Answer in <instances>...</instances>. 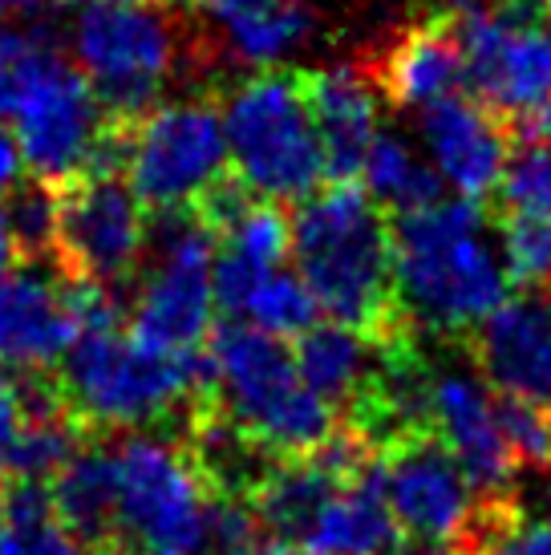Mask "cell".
Masks as SVG:
<instances>
[{
  "label": "cell",
  "mask_w": 551,
  "mask_h": 555,
  "mask_svg": "<svg viewBox=\"0 0 551 555\" xmlns=\"http://www.w3.org/2000/svg\"><path fill=\"white\" fill-rule=\"evenodd\" d=\"M69 417L86 438L146 434L167 426L175 434L187 405L215 386L212 353L170 357L138 345L126 328L81 333L53 370Z\"/></svg>",
  "instance_id": "cell-3"
},
{
  "label": "cell",
  "mask_w": 551,
  "mask_h": 555,
  "mask_svg": "<svg viewBox=\"0 0 551 555\" xmlns=\"http://www.w3.org/2000/svg\"><path fill=\"white\" fill-rule=\"evenodd\" d=\"M231 555H308L300 547H289V543H256V547H247V552H231Z\"/></svg>",
  "instance_id": "cell-36"
},
{
  "label": "cell",
  "mask_w": 551,
  "mask_h": 555,
  "mask_svg": "<svg viewBox=\"0 0 551 555\" xmlns=\"http://www.w3.org/2000/svg\"><path fill=\"white\" fill-rule=\"evenodd\" d=\"M308 118L321 142L324 175L333 183H353L366 170L369 146L377 139V90L357 62L300 69Z\"/></svg>",
  "instance_id": "cell-19"
},
{
  "label": "cell",
  "mask_w": 551,
  "mask_h": 555,
  "mask_svg": "<svg viewBox=\"0 0 551 555\" xmlns=\"http://www.w3.org/2000/svg\"><path fill=\"white\" fill-rule=\"evenodd\" d=\"M163 4H200V0H163Z\"/></svg>",
  "instance_id": "cell-40"
},
{
  "label": "cell",
  "mask_w": 551,
  "mask_h": 555,
  "mask_svg": "<svg viewBox=\"0 0 551 555\" xmlns=\"http://www.w3.org/2000/svg\"><path fill=\"white\" fill-rule=\"evenodd\" d=\"M0 4H13V9H25V13H37V9H49L53 0H0Z\"/></svg>",
  "instance_id": "cell-38"
},
{
  "label": "cell",
  "mask_w": 551,
  "mask_h": 555,
  "mask_svg": "<svg viewBox=\"0 0 551 555\" xmlns=\"http://www.w3.org/2000/svg\"><path fill=\"white\" fill-rule=\"evenodd\" d=\"M422 422L459 459V466L466 470V478L475 482V491L487 503L515 499L511 482L520 475V466H515L511 450H507V438L499 430V414H495V389H490L483 373L434 370V365H426Z\"/></svg>",
  "instance_id": "cell-12"
},
{
  "label": "cell",
  "mask_w": 551,
  "mask_h": 555,
  "mask_svg": "<svg viewBox=\"0 0 551 555\" xmlns=\"http://www.w3.org/2000/svg\"><path fill=\"white\" fill-rule=\"evenodd\" d=\"M495 414L499 430L507 438V450L520 470L551 475V410L520 393H499L495 389Z\"/></svg>",
  "instance_id": "cell-32"
},
{
  "label": "cell",
  "mask_w": 551,
  "mask_h": 555,
  "mask_svg": "<svg viewBox=\"0 0 551 555\" xmlns=\"http://www.w3.org/2000/svg\"><path fill=\"white\" fill-rule=\"evenodd\" d=\"M4 494H9V475H4V466H0V511H4Z\"/></svg>",
  "instance_id": "cell-39"
},
{
  "label": "cell",
  "mask_w": 551,
  "mask_h": 555,
  "mask_svg": "<svg viewBox=\"0 0 551 555\" xmlns=\"http://www.w3.org/2000/svg\"><path fill=\"white\" fill-rule=\"evenodd\" d=\"M53 511L86 555H110L118 540V475L114 450L102 442L81 447L69 463L49 478Z\"/></svg>",
  "instance_id": "cell-24"
},
{
  "label": "cell",
  "mask_w": 551,
  "mask_h": 555,
  "mask_svg": "<svg viewBox=\"0 0 551 555\" xmlns=\"http://www.w3.org/2000/svg\"><path fill=\"white\" fill-rule=\"evenodd\" d=\"M4 223L13 232L21 263H49L53 268V247H57V191L33 175H21L16 186L0 199Z\"/></svg>",
  "instance_id": "cell-29"
},
{
  "label": "cell",
  "mask_w": 551,
  "mask_h": 555,
  "mask_svg": "<svg viewBox=\"0 0 551 555\" xmlns=\"http://www.w3.org/2000/svg\"><path fill=\"white\" fill-rule=\"evenodd\" d=\"M401 527L385 503L382 459H373L369 470L349 478L308 531L300 552L308 555H394L401 547Z\"/></svg>",
  "instance_id": "cell-23"
},
{
  "label": "cell",
  "mask_w": 551,
  "mask_h": 555,
  "mask_svg": "<svg viewBox=\"0 0 551 555\" xmlns=\"http://www.w3.org/2000/svg\"><path fill=\"white\" fill-rule=\"evenodd\" d=\"M490 207L475 199H438L422 211L394 216V268L398 300L413 333L438 340H466L511 300L503 244L487 228Z\"/></svg>",
  "instance_id": "cell-1"
},
{
  "label": "cell",
  "mask_w": 551,
  "mask_h": 555,
  "mask_svg": "<svg viewBox=\"0 0 551 555\" xmlns=\"http://www.w3.org/2000/svg\"><path fill=\"white\" fill-rule=\"evenodd\" d=\"M69 4H81V9H114V4H146V0H69Z\"/></svg>",
  "instance_id": "cell-37"
},
{
  "label": "cell",
  "mask_w": 551,
  "mask_h": 555,
  "mask_svg": "<svg viewBox=\"0 0 551 555\" xmlns=\"http://www.w3.org/2000/svg\"><path fill=\"white\" fill-rule=\"evenodd\" d=\"M16 426H21V405H16V386L13 377L0 365V450L13 442Z\"/></svg>",
  "instance_id": "cell-33"
},
{
  "label": "cell",
  "mask_w": 551,
  "mask_h": 555,
  "mask_svg": "<svg viewBox=\"0 0 551 555\" xmlns=\"http://www.w3.org/2000/svg\"><path fill=\"white\" fill-rule=\"evenodd\" d=\"M292 251V223L280 211V203L256 199L228 232L215 240L212 288L215 309H223L235 321L244 317L247 300L256 296L264 280L280 272L284 256Z\"/></svg>",
  "instance_id": "cell-21"
},
{
  "label": "cell",
  "mask_w": 551,
  "mask_h": 555,
  "mask_svg": "<svg viewBox=\"0 0 551 555\" xmlns=\"http://www.w3.org/2000/svg\"><path fill=\"white\" fill-rule=\"evenodd\" d=\"M62 49L46 25L37 29H0V122L16 118L33 90L62 65Z\"/></svg>",
  "instance_id": "cell-27"
},
{
  "label": "cell",
  "mask_w": 551,
  "mask_h": 555,
  "mask_svg": "<svg viewBox=\"0 0 551 555\" xmlns=\"http://www.w3.org/2000/svg\"><path fill=\"white\" fill-rule=\"evenodd\" d=\"M207 353L219 410L272 459L312 454L337 434V414L305 386L296 357L280 337L228 321L212 333Z\"/></svg>",
  "instance_id": "cell-4"
},
{
  "label": "cell",
  "mask_w": 551,
  "mask_h": 555,
  "mask_svg": "<svg viewBox=\"0 0 551 555\" xmlns=\"http://www.w3.org/2000/svg\"><path fill=\"white\" fill-rule=\"evenodd\" d=\"M394 340H369L349 324H312L296 337V370L305 386L337 414V426L382 389Z\"/></svg>",
  "instance_id": "cell-20"
},
{
  "label": "cell",
  "mask_w": 551,
  "mask_h": 555,
  "mask_svg": "<svg viewBox=\"0 0 551 555\" xmlns=\"http://www.w3.org/2000/svg\"><path fill=\"white\" fill-rule=\"evenodd\" d=\"M361 175H366L369 199L377 203L385 216H389V211H394V216L422 211L430 203L446 199L438 167H430L426 158L418 155L401 134H394V130H389V134L377 130Z\"/></svg>",
  "instance_id": "cell-25"
},
{
  "label": "cell",
  "mask_w": 551,
  "mask_h": 555,
  "mask_svg": "<svg viewBox=\"0 0 551 555\" xmlns=\"http://www.w3.org/2000/svg\"><path fill=\"white\" fill-rule=\"evenodd\" d=\"M228 170L223 114L212 93H183L134 122L126 183L146 211L191 207Z\"/></svg>",
  "instance_id": "cell-9"
},
{
  "label": "cell",
  "mask_w": 551,
  "mask_h": 555,
  "mask_svg": "<svg viewBox=\"0 0 551 555\" xmlns=\"http://www.w3.org/2000/svg\"><path fill=\"white\" fill-rule=\"evenodd\" d=\"M21 167H25V163H21L16 139L4 130V126H0V199H4V195L16 186V179H21Z\"/></svg>",
  "instance_id": "cell-34"
},
{
  "label": "cell",
  "mask_w": 551,
  "mask_h": 555,
  "mask_svg": "<svg viewBox=\"0 0 551 555\" xmlns=\"http://www.w3.org/2000/svg\"><path fill=\"white\" fill-rule=\"evenodd\" d=\"M466 555H551V519L523 515L515 499L487 503Z\"/></svg>",
  "instance_id": "cell-30"
},
{
  "label": "cell",
  "mask_w": 551,
  "mask_h": 555,
  "mask_svg": "<svg viewBox=\"0 0 551 555\" xmlns=\"http://www.w3.org/2000/svg\"><path fill=\"white\" fill-rule=\"evenodd\" d=\"M146 216V263L130 293V337L170 357L203 353L215 333V240L191 207Z\"/></svg>",
  "instance_id": "cell-7"
},
{
  "label": "cell",
  "mask_w": 551,
  "mask_h": 555,
  "mask_svg": "<svg viewBox=\"0 0 551 555\" xmlns=\"http://www.w3.org/2000/svg\"><path fill=\"white\" fill-rule=\"evenodd\" d=\"M418 126L430 146V158L438 163L443 183H450L462 199L475 203L495 195L507 158H511V134L487 106L454 93V98H443L422 109Z\"/></svg>",
  "instance_id": "cell-18"
},
{
  "label": "cell",
  "mask_w": 551,
  "mask_h": 555,
  "mask_svg": "<svg viewBox=\"0 0 551 555\" xmlns=\"http://www.w3.org/2000/svg\"><path fill=\"white\" fill-rule=\"evenodd\" d=\"M0 555H86L57 519L49 482L9 478L0 511Z\"/></svg>",
  "instance_id": "cell-26"
},
{
  "label": "cell",
  "mask_w": 551,
  "mask_h": 555,
  "mask_svg": "<svg viewBox=\"0 0 551 555\" xmlns=\"http://www.w3.org/2000/svg\"><path fill=\"white\" fill-rule=\"evenodd\" d=\"M57 191L53 268L65 280H90L114 293H134L146 263V207L123 175H81Z\"/></svg>",
  "instance_id": "cell-10"
},
{
  "label": "cell",
  "mask_w": 551,
  "mask_h": 555,
  "mask_svg": "<svg viewBox=\"0 0 551 555\" xmlns=\"http://www.w3.org/2000/svg\"><path fill=\"white\" fill-rule=\"evenodd\" d=\"M74 53L102 106L118 118H142L187 65L215 57L207 37L191 41L175 16L151 4L81 9L74 21Z\"/></svg>",
  "instance_id": "cell-6"
},
{
  "label": "cell",
  "mask_w": 551,
  "mask_h": 555,
  "mask_svg": "<svg viewBox=\"0 0 551 555\" xmlns=\"http://www.w3.org/2000/svg\"><path fill=\"white\" fill-rule=\"evenodd\" d=\"M228 163L260 199L300 203L324 179L300 69H256L219 102Z\"/></svg>",
  "instance_id": "cell-5"
},
{
  "label": "cell",
  "mask_w": 551,
  "mask_h": 555,
  "mask_svg": "<svg viewBox=\"0 0 551 555\" xmlns=\"http://www.w3.org/2000/svg\"><path fill=\"white\" fill-rule=\"evenodd\" d=\"M377 459H382L385 503L394 511L401 535L466 555L487 499L475 491L459 459L430 430L401 434L377 450Z\"/></svg>",
  "instance_id": "cell-11"
},
{
  "label": "cell",
  "mask_w": 551,
  "mask_h": 555,
  "mask_svg": "<svg viewBox=\"0 0 551 555\" xmlns=\"http://www.w3.org/2000/svg\"><path fill=\"white\" fill-rule=\"evenodd\" d=\"M106 106L77 65L62 62L16 114V151L33 179L62 186L90 167Z\"/></svg>",
  "instance_id": "cell-13"
},
{
  "label": "cell",
  "mask_w": 551,
  "mask_h": 555,
  "mask_svg": "<svg viewBox=\"0 0 551 555\" xmlns=\"http://www.w3.org/2000/svg\"><path fill=\"white\" fill-rule=\"evenodd\" d=\"M292 260L317 309L369 340L413 337L398 300L394 228L366 186L333 183L296 203ZM422 337V333H418Z\"/></svg>",
  "instance_id": "cell-2"
},
{
  "label": "cell",
  "mask_w": 551,
  "mask_h": 555,
  "mask_svg": "<svg viewBox=\"0 0 551 555\" xmlns=\"http://www.w3.org/2000/svg\"><path fill=\"white\" fill-rule=\"evenodd\" d=\"M475 370L499 393H520L551 410V288H520L466 340Z\"/></svg>",
  "instance_id": "cell-16"
},
{
  "label": "cell",
  "mask_w": 551,
  "mask_h": 555,
  "mask_svg": "<svg viewBox=\"0 0 551 555\" xmlns=\"http://www.w3.org/2000/svg\"><path fill=\"white\" fill-rule=\"evenodd\" d=\"M244 317L256 328H264V333H272V337H300L305 328H312V317H317V300H312V293L305 288V280L296 276V272H272V276L264 280L260 288H256V296L247 300Z\"/></svg>",
  "instance_id": "cell-31"
},
{
  "label": "cell",
  "mask_w": 551,
  "mask_h": 555,
  "mask_svg": "<svg viewBox=\"0 0 551 555\" xmlns=\"http://www.w3.org/2000/svg\"><path fill=\"white\" fill-rule=\"evenodd\" d=\"M13 268H21V256H16L13 232H9V223H4V211H0V280L9 276Z\"/></svg>",
  "instance_id": "cell-35"
},
{
  "label": "cell",
  "mask_w": 551,
  "mask_h": 555,
  "mask_svg": "<svg viewBox=\"0 0 551 555\" xmlns=\"http://www.w3.org/2000/svg\"><path fill=\"white\" fill-rule=\"evenodd\" d=\"M0 16H4V4H0Z\"/></svg>",
  "instance_id": "cell-41"
},
{
  "label": "cell",
  "mask_w": 551,
  "mask_h": 555,
  "mask_svg": "<svg viewBox=\"0 0 551 555\" xmlns=\"http://www.w3.org/2000/svg\"><path fill=\"white\" fill-rule=\"evenodd\" d=\"M118 540L110 555H203L212 491L175 438L126 434L114 442Z\"/></svg>",
  "instance_id": "cell-8"
},
{
  "label": "cell",
  "mask_w": 551,
  "mask_h": 555,
  "mask_svg": "<svg viewBox=\"0 0 551 555\" xmlns=\"http://www.w3.org/2000/svg\"><path fill=\"white\" fill-rule=\"evenodd\" d=\"M377 98L398 109H422L466 90V53L454 13H434L394 29L361 57Z\"/></svg>",
  "instance_id": "cell-15"
},
{
  "label": "cell",
  "mask_w": 551,
  "mask_h": 555,
  "mask_svg": "<svg viewBox=\"0 0 551 555\" xmlns=\"http://www.w3.org/2000/svg\"><path fill=\"white\" fill-rule=\"evenodd\" d=\"M65 280L49 263H21L0 280V361L16 373H53L74 345Z\"/></svg>",
  "instance_id": "cell-17"
},
{
  "label": "cell",
  "mask_w": 551,
  "mask_h": 555,
  "mask_svg": "<svg viewBox=\"0 0 551 555\" xmlns=\"http://www.w3.org/2000/svg\"><path fill=\"white\" fill-rule=\"evenodd\" d=\"M200 13L231 62L252 69H276L317 29L312 0H200Z\"/></svg>",
  "instance_id": "cell-22"
},
{
  "label": "cell",
  "mask_w": 551,
  "mask_h": 555,
  "mask_svg": "<svg viewBox=\"0 0 551 555\" xmlns=\"http://www.w3.org/2000/svg\"><path fill=\"white\" fill-rule=\"evenodd\" d=\"M490 216L527 219V223L551 228V146L515 142L503 179L490 195Z\"/></svg>",
  "instance_id": "cell-28"
},
{
  "label": "cell",
  "mask_w": 551,
  "mask_h": 555,
  "mask_svg": "<svg viewBox=\"0 0 551 555\" xmlns=\"http://www.w3.org/2000/svg\"><path fill=\"white\" fill-rule=\"evenodd\" d=\"M466 90L499 122H515L551 102V33L499 16H459Z\"/></svg>",
  "instance_id": "cell-14"
}]
</instances>
